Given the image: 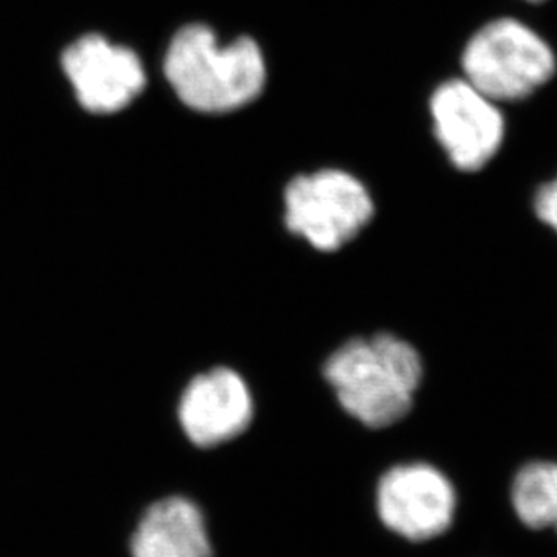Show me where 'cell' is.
<instances>
[{
  "instance_id": "1",
  "label": "cell",
  "mask_w": 557,
  "mask_h": 557,
  "mask_svg": "<svg viewBox=\"0 0 557 557\" xmlns=\"http://www.w3.org/2000/svg\"><path fill=\"white\" fill-rule=\"evenodd\" d=\"M325 379L343 410L369 428L392 426L413 406L421 356L394 334L356 337L326 359Z\"/></svg>"
},
{
  "instance_id": "2",
  "label": "cell",
  "mask_w": 557,
  "mask_h": 557,
  "mask_svg": "<svg viewBox=\"0 0 557 557\" xmlns=\"http://www.w3.org/2000/svg\"><path fill=\"white\" fill-rule=\"evenodd\" d=\"M164 73L185 106L219 114L257 100L265 85V60L251 38L222 48L210 27L188 26L170 44Z\"/></svg>"
},
{
  "instance_id": "3",
  "label": "cell",
  "mask_w": 557,
  "mask_h": 557,
  "mask_svg": "<svg viewBox=\"0 0 557 557\" xmlns=\"http://www.w3.org/2000/svg\"><path fill=\"white\" fill-rule=\"evenodd\" d=\"M462 65L469 84L493 101L523 100L556 73L553 49L515 18L485 24L466 46Z\"/></svg>"
},
{
  "instance_id": "4",
  "label": "cell",
  "mask_w": 557,
  "mask_h": 557,
  "mask_svg": "<svg viewBox=\"0 0 557 557\" xmlns=\"http://www.w3.org/2000/svg\"><path fill=\"white\" fill-rule=\"evenodd\" d=\"M372 215L369 191L342 170L300 175L285 189V224L320 251L343 248Z\"/></svg>"
},
{
  "instance_id": "5",
  "label": "cell",
  "mask_w": 557,
  "mask_h": 557,
  "mask_svg": "<svg viewBox=\"0 0 557 557\" xmlns=\"http://www.w3.org/2000/svg\"><path fill=\"white\" fill-rule=\"evenodd\" d=\"M377 512L389 531L410 542H426L451 525L457 493L433 466L406 463L383 474L377 485Z\"/></svg>"
},
{
  "instance_id": "6",
  "label": "cell",
  "mask_w": 557,
  "mask_h": 557,
  "mask_svg": "<svg viewBox=\"0 0 557 557\" xmlns=\"http://www.w3.org/2000/svg\"><path fill=\"white\" fill-rule=\"evenodd\" d=\"M436 139L458 170L476 172L495 158L504 143V116L468 79L442 84L432 96Z\"/></svg>"
},
{
  "instance_id": "7",
  "label": "cell",
  "mask_w": 557,
  "mask_h": 557,
  "mask_svg": "<svg viewBox=\"0 0 557 557\" xmlns=\"http://www.w3.org/2000/svg\"><path fill=\"white\" fill-rule=\"evenodd\" d=\"M62 67L82 107L95 114L122 111L147 84L136 53L98 35L74 42L63 53Z\"/></svg>"
},
{
  "instance_id": "8",
  "label": "cell",
  "mask_w": 557,
  "mask_h": 557,
  "mask_svg": "<svg viewBox=\"0 0 557 557\" xmlns=\"http://www.w3.org/2000/svg\"><path fill=\"white\" fill-rule=\"evenodd\" d=\"M252 397L237 372L215 369L188 384L180 405L181 426L195 446L213 447L233 441L252 421Z\"/></svg>"
},
{
  "instance_id": "9",
  "label": "cell",
  "mask_w": 557,
  "mask_h": 557,
  "mask_svg": "<svg viewBox=\"0 0 557 557\" xmlns=\"http://www.w3.org/2000/svg\"><path fill=\"white\" fill-rule=\"evenodd\" d=\"M131 553L132 557H213L205 516L181 496L161 499L143 515Z\"/></svg>"
},
{
  "instance_id": "10",
  "label": "cell",
  "mask_w": 557,
  "mask_h": 557,
  "mask_svg": "<svg viewBox=\"0 0 557 557\" xmlns=\"http://www.w3.org/2000/svg\"><path fill=\"white\" fill-rule=\"evenodd\" d=\"M512 505L527 527L557 531V463L531 462L521 468L512 484Z\"/></svg>"
},
{
  "instance_id": "11",
  "label": "cell",
  "mask_w": 557,
  "mask_h": 557,
  "mask_svg": "<svg viewBox=\"0 0 557 557\" xmlns=\"http://www.w3.org/2000/svg\"><path fill=\"white\" fill-rule=\"evenodd\" d=\"M536 215L557 233V180L542 186L536 195Z\"/></svg>"
},
{
  "instance_id": "12",
  "label": "cell",
  "mask_w": 557,
  "mask_h": 557,
  "mask_svg": "<svg viewBox=\"0 0 557 557\" xmlns=\"http://www.w3.org/2000/svg\"><path fill=\"white\" fill-rule=\"evenodd\" d=\"M531 2H540V0H531Z\"/></svg>"
}]
</instances>
